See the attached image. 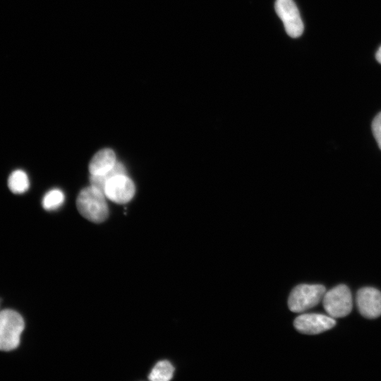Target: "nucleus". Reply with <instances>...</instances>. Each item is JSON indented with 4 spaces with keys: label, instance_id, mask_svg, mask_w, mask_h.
<instances>
[{
    "label": "nucleus",
    "instance_id": "obj_1",
    "mask_svg": "<svg viewBox=\"0 0 381 381\" xmlns=\"http://www.w3.org/2000/svg\"><path fill=\"white\" fill-rule=\"evenodd\" d=\"M104 193L90 186L83 188L76 200L78 210L82 216L90 222L100 223L109 215L108 205Z\"/></svg>",
    "mask_w": 381,
    "mask_h": 381
},
{
    "label": "nucleus",
    "instance_id": "obj_3",
    "mask_svg": "<svg viewBox=\"0 0 381 381\" xmlns=\"http://www.w3.org/2000/svg\"><path fill=\"white\" fill-rule=\"evenodd\" d=\"M321 284H299L289 294L288 306L294 313H302L317 306L325 294Z\"/></svg>",
    "mask_w": 381,
    "mask_h": 381
},
{
    "label": "nucleus",
    "instance_id": "obj_7",
    "mask_svg": "<svg viewBox=\"0 0 381 381\" xmlns=\"http://www.w3.org/2000/svg\"><path fill=\"white\" fill-rule=\"evenodd\" d=\"M336 325L333 318L322 314L307 313L296 318L294 325L299 332L316 334L332 328Z\"/></svg>",
    "mask_w": 381,
    "mask_h": 381
},
{
    "label": "nucleus",
    "instance_id": "obj_14",
    "mask_svg": "<svg viewBox=\"0 0 381 381\" xmlns=\"http://www.w3.org/2000/svg\"><path fill=\"white\" fill-rule=\"evenodd\" d=\"M375 57H376L377 61L380 64H381V46L377 49V51L376 52V54H375Z\"/></svg>",
    "mask_w": 381,
    "mask_h": 381
},
{
    "label": "nucleus",
    "instance_id": "obj_4",
    "mask_svg": "<svg viewBox=\"0 0 381 381\" xmlns=\"http://www.w3.org/2000/svg\"><path fill=\"white\" fill-rule=\"evenodd\" d=\"M322 304L325 311L333 318L348 315L352 309L350 289L344 284L332 288L324 294Z\"/></svg>",
    "mask_w": 381,
    "mask_h": 381
},
{
    "label": "nucleus",
    "instance_id": "obj_2",
    "mask_svg": "<svg viewBox=\"0 0 381 381\" xmlns=\"http://www.w3.org/2000/svg\"><path fill=\"white\" fill-rule=\"evenodd\" d=\"M25 328L23 317L12 309L0 311V351H10L16 349Z\"/></svg>",
    "mask_w": 381,
    "mask_h": 381
},
{
    "label": "nucleus",
    "instance_id": "obj_6",
    "mask_svg": "<svg viewBox=\"0 0 381 381\" xmlns=\"http://www.w3.org/2000/svg\"><path fill=\"white\" fill-rule=\"evenodd\" d=\"M135 188L126 174H121L108 179L104 193L110 200L123 204L129 202L134 196Z\"/></svg>",
    "mask_w": 381,
    "mask_h": 381
},
{
    "label": "nucleus",
    "instance_id": "obj_13",
    "mask_svg": "<svg viewBox=\"0 0 381 381\" xmlns=\"http://www.w3.org/2000/svg\"><path fill=\"white\" fill-rule=\"evenodd\" d=\"M372 131L375 139L381 150V112L377 114L373 120Z\"/></svg>",
    "mask_w": 381,
    "mask_h": 381
},
{
    "label": "nucleus",
    "instance_id": "obj_11",
    "mask_svg": "<svg viewBox=\"0 0 381 381\" xmlns=\"http://www.w3.org/2000/svg\"><path fill=\"white\" fill-rule=\"evenodd\" d=\"M174 368L168 361H161L155 364L149 374L151 381H169L174 374Z\"/></svg>",
    "mask_w": 381,
    "mask_h": 381
},
{
    "label": "nucleus",
    "instance_id": "obj_5",
    "mask_svg": "<svg viewBox=\"0 0 381 381\" xmlns=\"http://www.w3.org/2000/svg\"><path fill=\"white\" fill-rule=\"evenodd\" d=\"M274 8L288 35L293 38L300 37L303 32L304 25L294 1L293 0H276Z\"/></svg>",
    "mask_w": 381,
    "mask_h": 381
},
{
    "label": "nucleus",
    "instance_id": "obj_10",
    "mask_svg": "<svg viewBox=\"0 0 381 381\" xmlns=\"http://www.w3.org/2000/svg\"><path fill=\"white\" fill-rule=\"evenodd\" d=\"M30 186L27 174L21 170L13 171L8 179V186L11 192L16 194L25 193Z\"/></svg>",
    "mask_w": 381,
    "mask_h": 381
},
{
    "label": "nucleus",
    "instance_id": "obj_8",
    "mask_svg": "<svg viewBox=\"0 0 381 381\" xmlns=\"http://www.w3.org/2000/svg\"><path fill=\"white\" fill-rule=\"evenodd\" d=\"M360 313L368 319H375L381 315V292L373 287L359 289L356 297Z\"/></svg>",
    "mask_w": 381,
    "mask_h": 381
},
{
    "label": "nucleus",
    "instance_id": "obj_9",
    "mask_svg": "<svg viewBox=\"0 0 381 381\" xmlns=\"http://www.w3.org/2000/svg\"><path fill=\"white\" fill-rule=\"evenodd\" d=\"M116 163L114 152L109 148L98 151L89 164L90 174L102 175L108 173Z\"/></svg>",
    "mask_w": 381,
    "mask_h": 381
},
{
    "label": "nucleus",
    "instance_id": "obj_12",
    "mask_svg": "<svg viewBox=\"0 0 381 381\" xmlns=\"http://www.w3.org/2000/svg\"><path fill=\"white\" fill-rule=\"evenodd\" d=\"M64 201L63 192L59 189H52L44 196L42 206L46 210H53L61 206Z\"/></svg>",
    "mask_w": 381,
    "mask_h": 381
}]
</instances>
